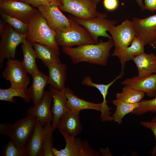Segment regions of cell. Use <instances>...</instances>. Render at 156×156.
I'll return each mask as SVG.
<instances>
[{"mask_svg": "<svg viewBox=\"0 0 156 156\" xmlns=\"http://www.w3.org/2000/svg\"></svg>", "mask_w": 156, "mask_h": 156, "instance_id": "cell-45", "label": "cell"}, {"mask_svg": "<svg viewBox=\"0 0 156 156\" xmlns=\"http://www.w3.org/2000/svg\"><path fill=\"white\" fill-rule=\"evenodd\" d=\"M107 14L86 19L74 17L72 19L79 24L84 27L89 32L95 43L98 42V38L100 36L112 39L108 34L110 28L117 23L115 20L106 19Z\"/></svg>", "mask_w": 156, "mask_h": 156, "instance_id": "cell-7", "label": "cell"}, {"mask_svg": "<svg viewBox=\"0 0 156 156\" xmlns=\"http://www.w3.org/2000/svg\"><path fill=\"white\" fill-rule=\"evenodd\" d=\"M156 120V116L154 117L152 120L151 121H155Z\"/></svg>", "mask_w": 156, "mask_h": 156, "instance_id": "cell-41", "label": "cell"}, {"mask_svg": "<svg viewBox=\"0 0 156 156\" xmlns=\"http://www.w3.org/2000/svg\"><path fill=\"white\" fill-rule=\"evenodd\" d=\"M122 84L143 92L150 97L156 96V73L144 77L135 76L122 81Z\"/></svg>", "mask_w": 156, "mask_h": 156, "instance_id": "cell-14", "label": "cell"}, {"mask_svg": "<svg viewBox=\"0 0 156 156\" xmlns=\"http://www.w3.org/2000/svg\"><path fill=\"white\" fill-rule=\"evenodd\" d=\"M57 129L64 139L75 138L82 130L79 113L68 110L60 118Z\"/></svg>", "mask_w": 156, "mask_h": 156, "instance_id": "cell-13", "label": "cell"}, {"mask_svg": "<svg viewBox=\"0 0 156 156\" xmlns=\"http://www.w3.org/2000/svg\"><path fill=\"white\" fill-rule=\"evenodd\" d=\"M135 36L144 46L154 47L156 41V14L143 18H133L131 21Z\"/></svg>", "mask_w": 156, "mask_h": 156, "instance_id": "cell-10", "label": "cell"}, {"mask_svg": "<svg viewBox=\"0 0 156 156\" xmlns=\"http://www.w3.org/2000/svg\"><path fill=\"white\" fill-rule=\"evenodd\" d=\"M6 22L2 19H0V34H1L4 30L6 27Z\"/></svg>", "mask_w": 156, "mask_h": 156, "instance_id": "cell-38", "label": "cell"}, {"mask_svg": "<svg viewBox=\"0 0 156 156\" xmlns=\"http://www.w3.org/2000/svg\"><path fill=\"white\" fill-rule=\"evenodd\" d=\"M52 99L51 92L46 90L40 103L37 105H34L28 109L43 126L48 122H52L53 116L51 105Z\"/></svg>", "mask_w": 156, "mask_h": 156, "instance_id": "cell-18", "label": "cell"}, {"mask_svg": "<svg viewBox=\"0 0 156 156\" xmlns=\"http://www.w3.org/2000/svg\"><path fill=\"white\" fill-rule=\"evenodd\" d=\"M143 43L136 36L130 45L123 49L118 55L122 69L123 70L126 63L132 60L138 55L144 52Z\"/></svg>", "mask_w": 156, "mask_h": 156, "instance_id": "cell-25", "label": "cell"}, {"mask_svg": "<svg viewBox=\"0 0 156 156\" xmlns=\"http://www.w3.org/2000/svg\"><path fill=\"white\" fill-rule=\"evenodd\" d=\"M27 24L26 38L28 40L32 43L46 44L59 50L55 40L56 32L50 28L38 10L31 17Z\"/></svg>", "mask_w": 156, "mask_h": 156, "instance_id": "cell-3", "label": "cell"}, {"mask_svg": "<svg viewBox=\"0 0 156 156\" xmlns=\"http://www.w3.org/2000/svg\"><path fill=\"white\" fill-rule=\"evenodd\" d=\"M144 9L151 12L156 11V0H144Z\"/></svg>", "mask_w": 156, "mask_h": 156, "instance_id": "cell-37", "label": "cell"}, {"mask_svg": "<svg viewBox=\"0 0 156 156\" xmlns=\"http://www.w3.org/2000/svg\"><path fill=\"white\" fill-rule=\"evenodd\" d=\"M114 46L112 39L106 42L100 40L96 43L87 44L75 47H62L63 52L68 55L73 63L88 62L105 66L112 48Z\"/></svg>", "mask_w": 156, "mask_h": 156, "instance_id": "cell-1", "label": "cell"}, {"mask_svg": "<svg viewBox=\"0 0 156 156\" xmlns=\"http://www.w3.org/2000/svg\"><path fill=\"white\" fill-rule=\"evenodd\" d=\"M18 1L30 5L34 7L41 5H55L58 6L62 5L60 0H18Z\"/></svg>", "mask_w": 156, "mask_h": 156, "instance_id": "cell-34", "label": "cell"}, {"mask_svg": "<svg viewBox=\"0 0 156 156\" xmlns=\"http://www.w3.org/2000/svg\"><path fill=\"white\" fill-rule=\"evenodd\" d=\"M137 68L139 77H144L156 73V55L144 52L133 60Z\"/></svg>", "mask_w": 156, "mask_h": 156, "instance_id": "cell-21", "label": "cell"}, {"mask_svg": "<svg viewBox=\"0 0 156 156\" xmlns=\"http://www.w3.org/2000/svg\"><path fill=\"white\" fill-rule=\"evenodd\" d=\"M67 100L68 110L73 112L79 113L82 110L91 109L101 112L102 103H96L79 98L75 95L69 88L65 87L63 90Z\"/></svg>", "mask_w": 156, "mask_h": 156, "instance_id": "cell-20", "label": "cell"}, {"mask_svg": "<svg viewBox=\"0 0 156 156\" xmlns=\"http://www.w3.org/2000/svg\"><path fill=\"white\" fill-rule=\"evenodd\" d=\"M49 84L53 88L63 90L66 77L67 66L61 62L52 64L48 67Z\"/></svg>", "mask_w": 156, "mask_h": 156, "instance_id": "cell-22", "label": "cell"}, {"mask_svg": "<svg viewBox=\"0 0 156 156\" xmlns=\"http://www.w3.org/2000/svg\"><path fill=\"white\" fill-rule=\"evenodd\" d=\"M36 120L34 115L28 109L25 116L13 124H0V133L8 136L20 150L25 151L26 144L34 129Z\"/></svg>", "mask_w": 156, "mask_h": 156, "instance_id": "cell-2", "label": "cell"}, {"mask_svg": "<svg viewBox=\"0 0 156 156\" xmlns=\"http://www.w3.org/2000/svg\"><path fill=\"white\" fill-rule=\"evenodd\" d=\"M21 47L23 56L22 64L27 73L31 75L39 70L36 62L37 58L32 43L27 39L21 44Z\"/></svg>", "mask_w": 156, "mask_h": 156, "instance_id": "cell-24", "label": "cell"}, {"mask_svg": "<svg viewBox=\"0 0 156 156\" xmlns=\"http://www.w3.org/2000/svg\"><path fill=\"white\" fill-rule=\"evenodd\" d=\"M140 106L131 114L140 116L148 112H156V97L148 100H144L140 102Z\"/></svg>", "mask_w": 156, "mask_h": 156, "instance_id": "cell-32", "label": "cell"}, {"mask_svg": "<svg viewBox=\"0 0 156 156\" xmlns=\"http://www.w3.org/2000/svg\"><path fill=\"white\" fill-rule=\"evenodd\" d=\"M32 83L27 92L34 105H37L42 100L46 85L49 84L48 76L44 73L38 70L32 75Z\"/></svg>", "mask_w": 156, "mask_h": 156, "instance_id": "cell-19", "label": "cell"}, {"mask_svg": "<svg viewBox=\"0 0 156 156\" xmlns=\"http://www.w3.org/2000/svg\"><path fill=\"white\" fill-rule=\"evenodd\" d=\"M65 148L58 150L53 147L52 151L55 156H83V142L79 138L64 139Z\"/></svg>", "mask_w": 156, "mask_h": 156, "instance_id": "cell-26", "label": "cell"}, {"mask_svg": "<svg viewBox=\"0 0 156 156\" xmlns=\"http://www.w3.org/2000/svg\"><path fill=\"white\" fill-rule=\"evenodd\" d=\"M113 105L116 106V110L112 115L113 120L119 124L122 122L124 117L127 114L131 113L140 106V102L135 103H130L117 99L112 101Z\"/></svg>", "mask_w": 156, "mask_h": 156, "instance_id": "cell-27", "label": "cell"}, {"mask_svg": "<svg viewBox=\"0 0 156 156\" xmlns=\"http://www.w3.org/2000/svg\"><path fill=\"white\" fill-rule=\"evenodd\" d=\"M17 0V1H18V0Z\"/></svg>", "mask_w": 156, "mask_h": 156, "instance_id": "cell-43", "label": "cell"}, {"mask_svg": "<svg viewBox=\"0 0 156 156\" xmlns=\"http://www.w3.org/2000/svg\"><path fill=\"white\" fill-rule=\"evenodd\" d=\"M156 44V41H155V42L154 43V47H155V44Z\"/></svg>", "mask_w": 156, "mask_h": 156, "instance_id": "cell-42", "label": "cell"}, {"mask_svg": "<svg viewBox=\"0 0 156 156\" xmlns=\"http://www.w3.org/2000/svg\"><path fill=\"white\" fill-rule=\"evenodd\" d=\"M43 126L36 119L34 129L25 147L27 156H43Z\"/></svg>", "mask_w": 156, "mask_h": 156, "instance_id": "cell-17", "label": "cell"}, {"mask_svg": "<svg viewBox=\"0 0 156 156\" xmlns=\"http://www.w3.org/2000/svg\"><path fill=\"white\" fill-rule=\"evenodd\" d=\"M37 8L49 26L55 32L64 30L70 26V19L67 18L62 13L57 5H41Z\"/></svg>", "mask_w": 156, "mask_h": 156, "instance_id": "cell-12", "label": "cell"}, {"mask_svg": "<svg viewBox=\"0 0 156 156\" xmlns=\"http://www.w3.org/2000/svg\"><path fill=\"white\" fill-rule=\"evenodd\" d=\"M51 122H49L43 126V156H54L52 151L53 131Z\"/></svg>", "mask_w": 156, "mask_h": 156, "instance_id": "cell-30", "label": "cell"}, {"mask_svg": "<svg viewBox=\"0 0 156 156\" xmlns=\"http://www.w3.org/2000/svg\"><path fill=\"white\" fill-rule=\"evenodd\" d=\"M27 73L19 60L8 59L6 67L2 72L3 77L10 82V87L27 90L30 78Z\"/></svg>", "mask_w": 156, "mask_h": 156, "instance_id": "cell-9", "label": "cell"}, {"mask_svg": "<svg viewBox=\"0 0 156 156\" xmlns=\"http://www.w3.org/2000/svg\"><path fill=\"white\" fill-rule=\"evenodd\" d=\"M140 124L144 127L150 129L153 132L155 139V146L150 153L152 156L156 155V120L155 121H141Z\"/></svg>", "mask_w": 156, "mask_h": 156, "instance_id": "cell-35", "label": "cell"}, {"mask_svg": "<svg viewBox=\"0 0 156 156\" xmlns=\"http://www.w3.org/2000/svg\"><path fill=\"white\" fill-rule=\"evenodd\" d=\"M0 9L7 14L17 18L27 24L38 11L30 5L15 0H0Z\"/></svg>", "mask_w": 156, "mask_h": 156, "instance_id": "cell-11", "label": "cell"}, {"mask_svg": "<svg viewBox=\"0 0 156 156\" xmlns=\"http://www.w3.org/2000/svg\"><path fill=\"white\" fill-rule=\"evenodd\" d=\"M70 26L56 32V42L58 46L72 47L87 44L96 43L88 31L72 18Z\"/></svg>", "mask_w": 156, "mask_h": 156, "instance_id": "cell-4", "label": "cell"}, {"mask_svg": "<svg viewBox=\"0 0 156 156\" xmlns=\"http://www.w3.org/2000/svg\"><path fill=\"white\" fill-rule=\"evenodd\" d=\"M53 100L51 111L53 116L51 125L53 130L57 129L58 122L63 115L68 110L67 100L63 90H59L49 87Z\"/></svg>", "mask_w": 156, "mask_h": 156, "instance_id": "cell-16", "label": "cell"}, {"mask_svg": "<svg viewBox=\"0 0 156 156\" xmlns=\"http://www.w3.org/2000/svg\"><path fill=\"white\" fill-rule=\"evenodd\" d=\"M32 44L37 58L47 67L52 64L61 62L59 50L39 43H34Z\"/></svg>", "mask_w": 156, "mask_h": 156, "instance_id": "cell-23", "label": "cell"}, {"mask_svg": "<svg viewBox=\"0 0 156 156\" xmlns=\"http://www.w3.org/2000/svg\"><path fill=\"white\" fill-rule=\"evenodd\" d=\"M123 70L120 74L116 77L113 80L109 83L106 84H97L92 82V79L89 76L85 77L82 81L83 85L93 87L97 88L102 95L103 101L102 102V107L101 111L100 118L102 121H111L113 120V117L110 116L111 114V108L107 105V101L106 97L108 93L109 88L116 81L122 78L124 75Z\"/></svg>", "mask_w": 156, "mask_h": 156, "instance_id": "cell-15", "label": "cell"}, {"mask_svg": "<svg viewBox=\"0 0 156 156\" xmlns=\"http://www.w3.org/2000/svg\"><path fill=\"white\" fill-rule=\"evenodd\" d=\"M27 90H23L10 87L7 89H0V100L13 103L16 102L14 98L20 97L25 102H30L31 99L27 94Z\"/></svg>", "mask_w": 156, "mask_h": 156, "instance_id": "cell-29", "label": "cell"}, {"mask_svg": "<svg viewBox=\"0 0 156 156\" xmlns=\"http://www.w3.org/2000/svg\"><path fill=\"white\" fill-rule=\"evenodd\" d=\"M145 93L142 91L125 86L122 91L116 94V99L130 103H138L144 97Z\"/></svg>", "mask_w": 156, "mask_h": 156, "instance_id": "cell-28", "label": "cell"}, {"mask_svg": "<svg viewBox=\"0 0 156 156\" xmlns=\"http://www.w3.org/2000/svg\"><path fill=\"white\" fill-rule=\"evenodd\" d=\"M0 35V68L1 69L5 58H15L16 47L25 42L27 39L26 34L18 33L8 24Z\"/></svg>", "mask_w": 156, "mask_h": 156, "instance_id": "cell-5", "label": "cell"}, {"mask_svg": "<svg viewBox=\"0 0 156 156\" xmlns=\"http://www.w3.org/2000/svg\"><path fill=\"white\" fill-rule=\"evenodd\" d=\"M93 1L94 2L97 4H98L101 1V0H91Z\"/></svg>", "mask_w": 156, "mask_h": 156, "instance_id": "cell-40", "label": "cell"}, {"mask_svg": "<svg viewBox=\"0 0 156 156\" xmlns=\"http://www.w3.org/2000/svg\"><path fill=\"white\" fill-rule=\"evenodd\" d=\"M103 4L105 8L109 11H114L119 5L118 0H103Z\"/></svg>", "mask_w": 156, "mask_h": 156, "instance_id": "cell-36", "label": "cell"}, {"mask_svg": "<svg viewBox=\"0 0 156 156\" xmlns=\"http://www.w3.org/2000/svg\"><path fill=\"white\" fill-rule=\"evenodd\" d=\"M0 14L4 20L18 33L26 34L28 31V24L19 19L5 14L0 10Z\"/></svg>", "mask_w": 156, "mask_h": 156, "instance_id": "cell-31", "label": "cell"}, {"mask_svg": "<svg viewBox=\"0 0 156 156\" xmlns=\"http://www.w3.org/2000/svg\"><path fill=\"white\" fill-rule=\"evenodd\" d=\"M1 155L4 156H26L25 152L20 150L11 140L3 148Z\"/></svg>", "mask_w": 156, "mask_h": 156, "instance_id": "cell-33", "label": "cell"}, {"mask_svg": "<svg viewBox=\"0 0 156 156\" xmlns=\"http://www.w3.org/2000/svg\"><path fill=\"white\" fill-rule=\"evenodd\" d=\"M155 46H156V44H155Z\"/></svg>", "mask_w": 156, "mask_h": 156, "instance_id": "cell-44", "label": "cell"}, {"mask_svg": "<svg viewBox=\"0 0 156 156\" xmlns=\"http://www.w3.org/2000/svg\"><path fill=\"white\" fill-rule=\"evenodd\" d=\"M62 5L58 6L61 10L71 14L80 18L89 19L104 15L99 12L97 4L91 0H60Z\"/></svg>", "mask_w": 156, "mask_h": 156, "instance_id": "cell-6", "label": "cell"}, {"mask_svg": "<svg viewBox=\"0 0 156 156\" xmlns=\"http://www.w3.org/2000/svg\"><path fill=\"white\" fill-rule=\"evenodd\" d=\"M135 1L141 9L142 10H144V5L143 0H135Z\"/></svg>", "mask_w": 156, "mask_h": 156, "instance_id": "cell-39", "label": "cell"}, {"mask_svg": "<svg viewBox=\"0 0 156 156\" xmlns=\"http://www.w3.org/2000/svg\"><path fill=\"white\" fill-rule=\"evenodd\" d=\"M114 43L115 48L112 55L118 57L122 51L129 46L135 36L131 22L127 19L120 24L112 27L108 31Z\"/></svg>", "mask_w": 156, "mask_h": 156, "instance_id": "cell-8", "label": "cell"}]
</instances>
